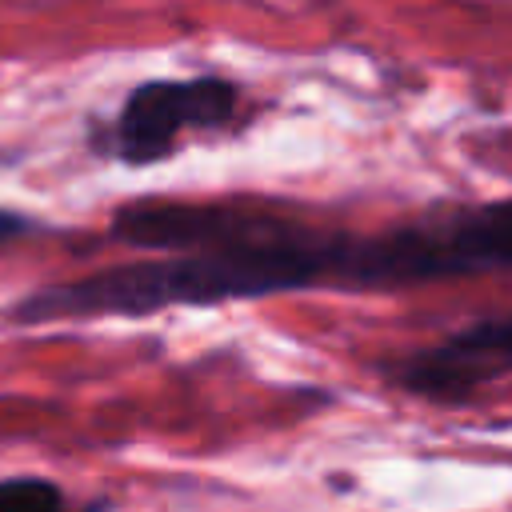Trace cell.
Segmentation results:
<instances>
[{
    "instance_id": "2",
    "label": "cell",
    "mask_w": 512,
    "mask_h": 512,
    "mask_svg": "<svg viewBox=\"0 0 512 512\" xmlns=\"http://www.w3.org/2000/svg\"><path fill=\"white\" fill-rule=\"evenodd\" d=\"M236 112V88L220 76L200 80H148L136 92H128L112 148L128 164L160 160L176 148L180 132L196 128H220Z\"/></svg>"
},
{
    "instance_id": "4",
    "label": "cell",
    "mask_w": 512,
    "mask_h": 512,
    "mask_svg": "<svg viewBox=\"0 0 512 512\" xmlns=\"http://www.w3.org/2000/svg\"><path fill=\"white\" fill-rule=\"evenodd\" d=\"M268 212L252 208H224V204H124L112 216V236L140 248H168V252H204L232 244L268 228Z\"/></svg>"
},
{
    "instance_id": "5",
    "label": "cell",
    "mask_w": 512,
    "mask_h": 512,
    "mask_svg": "<svg viewBox=\"0 0 512 512\" xmlns=\"http://www.w3.org/2000/svg\"><path fill=\"white\" fill-rule=\"evenodd\" d=\"M64 496L52 480L40 476H12L0 480V512H60Z\"/></svg>"
},
{
    "instance_id": "3",
    "label": "cell",
    "mask_w": 512,
    "mask_h": 512,
    "mask_svg": "<svg viewBox=\"0 0 512 512\" xmlns=\"http://www.w3.org/2000/svg\"><path fill=\"white\" fill-rule=\"evenodd\" d=\"M508 372H512V312L484 316L396 364V380L428 400H464Z\"/></svg>"
},
{
    "instance_id": "1",
    "label": "cell",
    "mask_w": 512,
    "mask_h": 512,
    "mask_svg": "<svg viewBox=\"0 0 512 512\" xmlns=\"http://www.w3.org/2000/svg\"><path fill=\"white\" fill-rule=\"evenodd\" d=\"M512 268V200L428 212L376 236L316 232L280 220L224 248L188 252L180 288L188 304L260 300L304 288H408Z\"/></svg>"
},
{
    "instance_id": "6",
    "label": "cell",
    "mask_w": 512,
    "mask_h": 512,
    "mask_svg": "<svg viewBox=\"0 0 512 512\" xmlns=\"http://www.w3.org/2000/svg\"><path fill=\"white\" fill-rule=\"evenodd\" d=\"M20 232H28V220L16 216V212H8V208H0V244L12 240V236H20Z\"/></svg>"
}]
</instances>
